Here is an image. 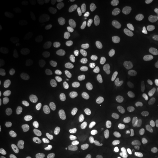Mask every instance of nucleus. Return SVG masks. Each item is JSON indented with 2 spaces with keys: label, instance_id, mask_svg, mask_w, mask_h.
Here are the masks:
<instances>
[{
  "label": "nucleus",
  "instance_id": "nucleus-28",
  "mask_svg": "<svg viewBox=\"0 0 158 158\" xmlns=\"http://www.w3.org/2000/svg\"><path fill=\"white\" fill-rule=\"evenodd\" d=\"M124 158H143L140 154L135 153L134 152L128 151L124 153Z\"/></svg>",
  "mask_w": 158,
  "mask_h": 158
},
{
  "label": "nucleus",
  "instance_id": "nucleus-17",
  "mask_svg": "<svg viewBox=\"0 0 158 158\" xmlns=\"http://www.w3.org/2000/svg\"><path fill=\"white\" fill-rule=\"evenodd\" d=\"M146 56L151 63H158V44L150 43L144 49Z\"/></svg>",
  "mask_w": 158,
  "mask_h": 158
},
{
  "label": "nucleus",
  "instance_id": "nucleus-19",
  "mask_svg": "<svg viewBox=\"0 0 158 158\" xmlns=\"http://www.w3.org/2000/svg\"><path fill=\"white\" fill-rule=\"evenodd\" d=\"M72 9L70 3L68 2H59L54 5V10L55 12L59 14H68Z\"/></svg>",
  "mask_w": 158,
  "mask_h": 158
},
{
  "label": "nucleus",
  "instance_id": "nucleus-10",
  "mask_svg": "<svg viewBox=\"0 0 158 158\" xmlns=\"http://www.w3.org/2000/svg\"><path fill=\"white\" fill-rule=\"evenodd\" d=\"M121 25L126 32L132 35H137L142 30L141 23L132 18L124 19L122 21Z\"/></svg>",
  "mask_w": 158,
  "mask_h": 158
},
{
  "label": "nucleus",
  "instance_id": "nucleus-29",
  "mask_svg": "<svg viewBox=\"0 0 158 158\" xmlns=\"http://www.w3.org/2000/svg\"><path fill=\"white\" fill-rule=\"evenodd\" d=\"M157 2V0H143V1H142V4L145 6L150 7V6H152L154 4Z\"/></svg>",
  "mask_w": 158,
  "mask_h": 158
},
{
  "label": "nucleus",
  "instance_id": "nucleus-11",
  "mask_svg": "<svg viewBox=\"0 0 158 158\" xmlns=\"http://www.w3.org/2000/svg\"><path fill=\"white\" fill-rule=\"evenodd\" d=\"M32 27L40 32L45 33V34L51 33L54 31V24L50 20L44 18L35 20L34 22L32 23Z\"/></svg>",
  "mask_w": 158,
  "mask_h": 158
},
{
  "label": "nucleus",
  "instance_id": "nucleus-25",
  "mask_svg": "<svg viewBox=\"0 0 158 158\" xmlns=\"http://www.w3.org/2000/svg\"><path fill=\"white\" fill-rule=\"evenodd\" d=\"M97 158H114V155L110 149H102L97 153Z\"/></svg>",
  "mask_w": 158,
  "mask_h": 158
},
{
  "label": "nucleus",
  "instance_id": "nucleus-4",
  "mask_svg": "<svg viewBox=\"0 0 158 158\" xmlns=\"http://www.w3.org/2000/svg\"><path fill=\"white\" fill-rule=\"evenodd\" d=\"M130 108L126 103H118L113 106L108 114V118L111 122H122L129 114Z\"/></svg>",
  "mask_w": 158,
  "mask_h": 158
},
{
  "label": "nucleus",
  "instance_id": "nucleus-22",
  "mask_svg": "<svg viewBox=\"0 0 158 158\" xmlns=\"http://www.w3.org/2000/svg\"><path fill=\"white\" fill-rule=\"evenodd\" d=\"M74 5L81 13H86L90 9V2L88 0H74Z\"/></svg>",
  "mask_w": 158,
  "mask_h": 158
},
{
  "label": "nucleus",
  "instance_id": "nucleus-14",
  "mask_svg": "<svg viewBox=\"0 0 158 158\" xmlns=\"http://www.w3.org/2000/svg\"><path fill=\"white\" fill-rule=\"evenodd\" d=\"M141 17L147 24L152 23L156 19H158V7L156 5L147 7L142 12Z\"/></svg>",
  "mask_w": 158,
  "mask_h": 158
},
{
  "label": "nucleus",
  "instance_id": "nucleus-13",
  "mask_svg": "<svg viewBox=\"0 0 158 158\" xmlns=\"http://www.w3.org/2000/svg\"><path fill=\"white\" fill-rule=\"evenodd\" d=\"M141 135L147 139H158V124L151 123L143 126L141 129Z\"/></svg>",
  "mask_w": 158,
  "mask_h": 158
},
{
  "label": "nucleus",
  "instance_id": "nucleus-26",
  "mask_svg": "<svg viewBox=\"0 0 158 158\" xmlns=\"http://www.w3.org/2000/svg\"><path fill=\"white\" fill-rule=\"evenodd\" d=\"M0 158H12L10 151L5 147H1V149H0Z\"/></svg>",
  "mask_w": 158,
  "mask_h": 158
},
{
  "label": "nucleus",
  "instance_id": "nucleus-7",
  "mask_svg": "<svg viewBox=\"0 0 158 158\" xmlns=\"http://www.w3.org/2000/svg\"><path fill=\"white\" fill-rule=\"evenodd\" d=\"M108 99V92L103 87L92 90L87 96L89 103L93 106H100L106 102Z\"/></svg>",
  "mask_w": 158,
  "mask_h": 158
},
{
  "label": "nucleus",
  "instance_id": "nucleus-24",
  "mask_svg": "<svg viewBox=\"0 0 158 158\" xmlns=\"http://www.w3.org/2000/svg\"><path fill=\"white\" fill-rule=\"evenodd\" d=\"M141 3L142 1H141V0H128L127 2V8L130 12L134 13V12L137 10Z\"/></svg>",
  "mask_w": 158,
  "mask_h": 158
},
{
  "label": "nucleus",
  "instance_id": "nucleus-30",
  "mask_svg": "<svg viewBox=\"0 0 158 158\" xmlns=\"http://www.w3.org/2000/svg\"><path fill=\"white\" fill-rule=\"evenodd\" d=\"M6 70L4 64L2 62H0V76H2L5 74Z\"/></svg>",
  "mask_w": 158,
  "mask_h": 158
},
{
  "label": "nucleus",
  "instance_id": "nucleus-8",
  "mask_svg": "<svg viewBox=\"0 0 158 158\" xmlns=\"http://www.w3.org/2000/svg\"><path fill=\"white\" fill-rule=\"evenodd\" d=\"M11 37L15 42L24 45H31L35 42L34 35L21 29H16L11 32Z\"/></svg>",
  "mask_w": 158,
  "mask_h": 158
},
{
  "label": "nucleus",
  "instance_id": "nucleus-27",
  "mask_svg": "<svg viewBox=\"0 0 158 158\" xmlns=\"http://www.w3.org/2000/svg\"><path fill=\"white\" fill-rule=\"evenodd\" d=\"M124 0H112V1H110L111 7H113L114 9L120 8V7L124 5Z\"/></svg>",
  "mask_w": 158,
  "mask_h": 158
},
{
  "label": "nucleus",
  "instance_id": "nucleus-9",
  "mask_svg": "<svg viewBox=\"0 0 158 158\" xmlns=\"http://www.w3.org/2000/svg\"><path fill=\"white\" fill-rule=\"evenodd\" d=\"M47 60L51 64L58 65L68 62L69 61V55L66 51L60 49L51 50L46 55Z\"/></svg>",
  "mask_w": 158,
  "mask_h": 158
},
{
  "label": "nucleus",
  "instance_id": "nucleus-15",
  "mask_svg": "<svg viewBox=\"0 0 158 158\" xmlns=\"http://www.w3.org/2000/svg\"><path fill=\"white\" fill-rule=\"evenodd\" d=\"M133 115L138 119H145L151 115L152 109L147 105L140 104L135 106L133 110Z\"/></svg>",
  "mask_w": 158,
  "mask_h": 158
},
{
  "label": "nucleus",
  "instance_id": "nucleus-16",
  "mask_svg": "<svg viewBox=\"0 0 158 158\" xmlns=\"http://www.w3.org/2000/svg\"><path fill=\"white\" fill-rule=\"evenodd\" d=\"M33 141L37 145H43L46 143L47 139L42 124L37 123L35 124L33 130Z\"/></svg>",
  "mask_w": 158,
  "mask_h": 158
},
{
  "label": "nucleus",
  "instance_id": "nucleus-23",
  "mask_svg": "<svg viewBox=\"0 0 158 158\" xmlns=\"http://www.w3.org/2000/svg\"><path fill=\"white\" fill-rule=\"evenodd\" d=\"M64 158H83V154L81 150L72 148L65 152Z\"/></svg>",
  "mask_w": 158,
  "mask_h": 158
},
{
  "label": "nucleus",
  "instance_id": "nucleus-18",
  "mask_svg": "<svg viewBox=\"0 0 158 158\" xmlns=\"http://www.w3.org/2000/svg\"><path fill=\"white\" fill-rule=\"evenodd\" d=\"M76 38L77 44L82 51L88 52L89 51V43L85 33L81 29H77L76 31Z\"/></svg>",
  "mask_w": 158,
  "mask_h": 158
},
{
  "label": "nucleus",
  "instance_id": "nucleus-5",
  "mask_svg": "<svg viewBox=\"0 0 158 158\" xmlns=\"http://www.w3.org/2000/svg\"><path fill=\"white\" fill-rule=\"evenodd\" d=\"M25 100L31 108L37 109L48 102V97L40 92H30L25 96Z\"/></svg>",
  "mask_w": 158,
  "mask_h": 158
},
{
  "label": "nucleus",
  "instance_id": "nucleus-2",
  "mask_svg": "<svg viewBox=\"0 0 158 158\" xmlns=\"http://www.w3.org/2000/svg\"><path fill=\"white\" fill-rule=\"evenodd\" d=\"M51 133L59 138H67L73 134L75 126L68 120H59L53 123L51 127Z\"/></svg>",
  "mask_w": 158,
  "mask_h": 158
},
{
  "label": "nucleus",
  "instance_id": "nucleus-3",
  "mask_svg": "<svg viewBox=\"0 0 158 158\" xmlns=\"http://www.w3.org/2000/svg\"><path fill=\"white\" fill-rule=\"evenodd\" d=\"M82 87L81 81L78 79H73L65 84L61 90L59 98L64 100H71L78 95Z\"/></svg>",
  "mask_w": 158,
  "mask_h": 158
},
{
  "label": "nucleus",
  "instance_id": "nucleus-1",
  "mask_svg": "<svg viewBox=\"0 0 158 158\" xmlns=\"http://www.w3.org/2000/svg\"><path fill=\"white\" fill-rule=\"evenodd\" d=\"M125 43L121 37L110 34L102 37L97 44V52L102 57H108L123 51Z\"/></svg>",
  "mask_w": 158,
  "mask_h": 158
},
{
  "label": "nucleus",
  "instance_id": "nucleus-12",
  "mask_svg": "<svg viewBox=\"0 0 158 158\" xmlns=\"http://www.w3.org/2000/svg\"><path fill=\"white\" fill-rule=\"evenodd\" d=\"M106 139L112 144H119L125 139V133L124 130L118 128H112L106 133Z\"/></svg>",
  "mask_w": 158,
  "mask_h": 158
},
{
  "label": "nucleus",
  "instance_id": "nucleus-20",
  "mask_svg": "<svg viewBox=\"0 0 158 158\" xmlns=\"http://www.w3.org/2000/svg\"><path fill=\"white\" fill-rule=\"evenodd\" d=\"M92 3H93L94 8L102 13L108 12L111 7L110 2L108 0H94Z\"/></svg>",
  "mask_w": 158,
  "mask_h": 158
},
{
  "label": "nucleus",
  "instance_id": "nucleus-6",
  "mask_svg": "<svg viewBox=\"0 0 158 158\" xmlns=\"http://www.w3.org/2000/svg\"><path fill=\"white\" fill-rule=\"evenodd\" d=\"M0 129L4 133L17 135L22 130L21 124L16 118L5 117L2 118L0 122Z\"/></svg>",
  "mask_w": 158,
  "mask_h": 158
},
{
  "label": "nucleus",
  "instance_id": "nucleus-21",
  "mask_svg": "<svg viewBox=\"0 0 158 158\" xmlns=\"http://www.w3.org/2000/svg\"><path fill=\"white\" fill-rule=\"evenodd\" d=\"M130 68V63L128 61H122L113 67V73L116 75H120L127 72Z\"/></svg>",
  "mask_w": 158,
  "mask_h": 158
}]
</instances>
